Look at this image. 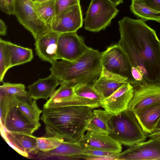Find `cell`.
I'll return each mask as SVG.
<instances>
[{"label":"cell","mask_w":160,"mask_h":160,"mask_svg":"<svg viewBox=\"0 0 160 160\" xmlns=\"http://www.w3.org/2000/svg\"><path fill=\"white\" fill-rule=\"evenodd\" d=\"M117 44L127 56L137 82L160 85V40L156 32L141 19L124 17L118 22Z\"/></svg>","instance_id":"cell-1"},{"label":"cell","mask_w":160,"mask_h":160,"mask_svg":"<svg viewBox=\"0 0 160 160\" xmlns=\"http://www.w3.org/2000/svg\"><path fill=\"white\" fill-rule=\"evenodd\" d=\"M92 108L83 106L43 108L41 119L45 125V137H56L77 142L84 135L93 116Z\"/></svg>","instance_id":"cell-2"},{"label":"cell","mask_w":160,"mask_h":160,"mask_svg":"<svg viewBox=\"0 0 160 160\" xmlns=\"http://www.w3.org/2000/svg\"><path fill=\"white\" fill-rule=\"evenodd\" d=\"M102 52L88 47L84 53L75 61L62 59L51 63V74L62 83L69 82L75 86L94 82L99 77L102 71Z\"/></svg>","instance_id":"cell-3"},{"label":"cell","mask_w":160,"mask_h":160,"mask_svg":"<svg viewBox=\"0 0 160 160\" xmlns=\"http://www.w3.org/2000/svg\"><path fill=\"white\" fill-rule=\"evenodd\" d=\"M109 135L125 146L131 147L145 141L149 134L145 132L133 113L128 108L110 114L108 122Z\"/></svg>","instance_id":"cell-4"},{"label":"cell","mask_w":160,"mask_h":160,"mask_svg":"<svg viewBox=\"0 0 160 160\" xmlns=\"http://www.w3.org/2000/svg\"><path fill=\"white\" fill-rule=\"evenodd\" d=\"M119 10L108 0H92L84 19L85 29L93 32L104 30Z\"/></svg>","instance_id":"cell-5"},{"label":"cell","mask_w":160,"mask_h":160,"mask_svg":"<svg viewBox=\"0 0 160 160\" xmlns=\"http://www.w3.org/2000/svg\"><path fill=\"white\" fill-rule=\"evenodd\" d=\"M102 67L113 74L126 78L131 84L137 82L132 73V67L125 53L117 44L108 48L102 52Z\"/></svg>","instance_id":"cell-6"},{"label":"cell","mask_w":160,"mask_h":160,"mask_svg":"<svg viewBox=\"0 0 160 160\" xmlns=\"http://www.w3.org/2000/svg\"><path fill=\"white\" fill-rule=\"evenodd\" d=\"M14 15L31 33L35 40L51 30L39 18L32 0H15Z\"/></svg>","instance_id":"cell-7"},{"label":"cell","mask_w":160,"mask_h":160,"mask_svg":"<svg viewBox=\"0 0 160 160\" xmlns=\"http://www.w3.org/2000/svg\"><path fill=\"white\" fill-rule=\"evenodd\" d=\"M88 48L82 37L77 32L60 33L57 43L58 59L74 61L79 58Z\"/></svg>","instance_id":"cell-8"},{"label":"cell","mask_w":160,"mask_h":160,"mask_svg":"<svg viewBox=\"0 0 160 160\" xmlns=\"http://www.w3.org/2000/svg\"><path fill=\"white\" fill-rule=\"evenodd\" d=\"M82 24L79 2L66 8L56 15L52 23L51 29L59 33L77 32Z\"/></svg>","instance_id":"cell-9"},{"label":"cell","mask_w":160,"mask_h":160,"mask_svg":"<svg viewBox=\"0 0 160 160\" xmlns=\"http://www.w3.org/2000/svg\"><path fill=\"white\" fill-rule=\"evenodd\" d=\"M132 85L133 96L128 108L132 112L160 102V85L139 82Z\"/></svg>","instance_id":"cell-10"},{"label":"cell","mask_w":160,"mask_h":160,"mask_svg":"<svg viewBox=\"0 0 160 160\" xmlns=\"http://www.w3.org/2000/svg\"><path fill=\"white\" fill-rule=\"evenodd\" d=\"M117 160H160V142L153 138L130 147L115 157Z\"/></svg>","instance_id":"cell-11"},{"label":"cell","mask_w":160,"mask_h":160,"mask_svg":"<svg viewBox=\"0 0 160 160\" xmlns=\"http://www.w3.org/2000/svg\"><path fill=\"white\" fill-rule=\"evenodd\" d=\"M17 106L9 112L1 128L3 127L5 130L11 132L32 135L41 127L40 123L28 118L18 109Z\"/></svg>","instance_id":"cell-12"},{"label":"cell","mask_w":160,"mask_h":160,"mask_svg":"<svg viewBox=\"0 0 160 160\" xmlns=\"http://www.w3.org/2000/svg\"><path fill=\"white\" fill-rule=\"evenodd\" d=\"M133 96V88L127 82L101 102V107L110 114L120 113L128 108Z\"/></svg>","instance_id":"cell-13"},{"label":"cell","mask_w":160,"mask_h":160,"mask_svg":"<svg viewBox=\"0 0 160 160\" xmlns=\"http://www.w3.org/2000/svg\"><path fill=\"white\" fill-rule=\"evenodd\" d=\"M1 134L7 142L24 157L27 158L29 154H37L39 152L37 144V137L31 134L11 132L4 129Z\"/></svg>","instance_id":"cell-14"},{"label":"cell","mask_w":160,"mask_h":160,"mask_svg":"<svg viewBox=\"0 0 160 160\" xmlns=\"http://www.w3.org/2000/svg\"><path fill=\"white\" fill-rule=\"evenodd\" d=\"M78 142L83 148L103 150L119 153L122 144L109 135H100L87 131Z\"/></svg>","instance_id":"cell-15"},{"label":"cell","mask_w":160,"mask_h":160,"mask_svg":"<svg viewBox=\"0 0 160 160\" xmlns=\"http://www.w3.org/2000/svg\"><path fill=\"white\" fill-rule=\"evenodd\" d=\"M60 34L51 30L35 40L36 54L42 60L51 63L57 61V43Z\"/></svg>","instance_id":"cell-16"},{"label":"cell","mask_w":160,"mask_h":160,"mask_svg":"<svg viewBox=\"0 0 160 160\" xmlns=\"http://www.w3.org/2000/svg\"><path fill=\"white\" fill-rule=\"evenodd\" d=\"M127 82L126 78L112 73L102 67L100 76L93 82L92 86L103 99L109 96Z\"/></svg>","instance_id":"cell-17"},{"label":"cell","mask_w":160,"mask_h":160,"mask_svg":"<svg viewBox=\"0 0 160 160\" xmlns=\"http://www.w3.org/2000/svg\"><path fill=\"white\" fill-rule=\"evenodd\" d=\"M61 83L58 79L51 74L48 77L40 78L29 85L28 87V92L30 97L33 100H48L52 95L57 86Z\"/></svg>","instance_id":"cell-18"},{"label":"cell","mask_w":160,"mask_h":160,"mask_svg":"<svg viewBox=\"0 0 160 160\" xmlns=\"http://www.w3.org/2000/svg\"><path fill=\"white\" fill-rule=\"evenodd\" d=\"M83 150V148L78 142L63 141L53 150L45 152L39 151L37 154L38 157L41 159L55 157L60 159L78 160L75 157L82 154Z\"/></svg>","instance_id":"cell-19"},{"label":"cell","mask_w":160,"mask_h":160,"mask_svg":"<svg viewBox=\"0 0 160 160\" xmlns=\"http://www.w3.org/2000/svg\"><path fill=\"white\" fill-rule=\"evenodd\" d=\"M132 112L143 131L151 134L153 132L155 124L160 117V102Z\"/></svg>","instance_id":"cell-20"},{"label":"cell","mask_w":160,"mask_h":160,"mask_svg":"<svg viewBox=\"0 0 160 160\" xmlns=\"http://www.w3.org/2000/svg\"><path fill=\"white\" fill-rule=\"evenodd\" d=\"M58 89L55 90L52 96L43 105V108L72 106L76 95L75 86L72 84L63 82Z\"/></svg>","instance_id":"cell-21"},{"label":"cell","mask_w":160,"mask_h":160,"mask_svg":"<svg viewBox=\"0 0 160 160\" xmlns=\"http://www.w3.org/2000/svg\"><path fill=\"white\" fill-rule=\"evenodd\" d=\"M10 68L30 62L33 58L32 49L4 40Z\"/></svg>","instance_id":"cell-22"},{"label":"cell","mask_w":160,"mask_h":160,"mask_svg":"<svg viewBox=\"0 0 160 160\" xmlns=\"http://www.w3.org/2000/svg\"><path fill=\"white\" fill-rule=\"evenodd\" d=\"M92 112L93 116L88 124L86 130L96 134L108 135V122L110 114L100 109L93 110Z\"/></svg>","instance_id":"cell-23"},{"label":"cell","mask_w":160,"mask_h":160,"mask_svg":"<svg viewBox=\"0 0 160 160\" xmlns=\"http://www.w3.org/2000/svg\"><path fill=\"white\" fill-rule=\"evenodd\" d=\"M33 5L39 19L51 29L52 23L56 16L55 0L42 2H34Z\"/></svg>","instance_id":"cell-24"},{"label":"cell","mask_w":160,"mask_h":160,"mask_svg":"<svg viewBox=\"0 0 160 160\" xmlns=\"http://www.w3.org/2000/svg\"><path fill=\"white\" fill-rule=\"evenodd\" d=\"M17 107L24 115L32 121L39 122L40 114L42 110L38 108L36 100H33L29 95L24 97L18 98Z\"/></svg>","instance_id":"cell-25"},{"label":"cell","mask_w":160,"mask_h":160,"mask_svg":"<svg viewBox=\"0 0 160 160\" xmlns=\"http://www.w3.org/2000/svg\"><path fill=\"white\" fill-rule=\"evenodd\" d=\"M132 12L137 17L146 22L154 21L160 23V12L154 10L136 0H132Z\"/></svg>","instance_id":"cell-26"},{"label":"cell","mask_w":160,"mask_h":160,"mask_svg":"<svg viewBox=\"0 0 160 160\" xmlns=\"http://www.w3.org/2000/svg\"><path fill=\"white\" fill-rule=\"evenodd\" d=\"M0 93V121L2 125L9 112L17 105L18 99L16 96L7 94L1 90Z\"/></svg>","instance_id":"cell-27"},{"label":"cell","mask_w":160,"mask_h":160,"mask_svg":"<svg viewBox=\"0 0 160 160\" xmlns=\"http://www.w3.org/2000/svg\"><path fill=\"white\" fill-rule=\"evenodd\" d=\"M75 94L91 100L101 102L103 99L93 88L92 85L88 83L79 84L74 88Z\"/></svg>","instance_id":"cell-28"},{"label":"cell","mask_w":160,"mask_h":160,"mask_svg":"<svg viewBox=\"0 0 160 160\" xmlns=\"http://www.w3.org/2000/svg\"><path fill=\"white\" fill-rule=\"evenodd\" d=\"M64 141L56 137H45L37 138V144L38 151L48 152L53 150Z\"/></svg>","instance_id":"cell-29"},{"label":"cell","mask_w":160,"mask_h":160,"mask_svg":"<svg viewBox=\"0 0 160 160\" xmlns=\"http://www.w3.org/2000/svg\"><path fill=\"white\" fill-rule=\"evenodd\" d=\"M0 90L18 98L26 97L29 95L28 92L25 90V86L22 83L3 82V85L0 86Z\"/></svg>","instance_id":"cell-30"},{"label":"cell","mask_w":160,"mask_h":160,"mask_svg":"<svg viewBox=\"0 0 160 160\" xmlns=\"http://www.w3.org/2000/svg\"><path fill=\"white\" fill-rule=\"evenodd\" d=\"M10 68L9 59L4 40L0 38V82H2L7 71Z\"/></svg>","instance_id":"cell-31"},{"label":"cell","mask_w":160,"mask_h":160,"mask_svg":"<svg viewBox=\"0 0 160 160\" xmlns=\"http://www.w3.org/2000/svg\"><path fill=\"white\" fill-rule=\"evenodd\" d=\"M79 2L80 0H55L56 15L66 8Z\"/></svg>","instance_id":"cell-32"},{"label":"cell","mask_w":160,"mask_h":160,"mask_svg":"<svg viewBox=\"0 0 160 160\" xmlns=\"http://www.w3.org/2000/svg\"><path fill=\"white\" fill-rule=\"evenodd\" d=\"M15 0H0L1 10L9 15H13Z\"/></svg>","instance_id":"cell-33"},{"label":"cell","mask_w":160,"mask_h":160,"mask_svg":"<svg viewBox=\"0 0 160 160\" xmlns=\"http://www.w3.org/2000/svg\"><path fill=\"white\" fill-rule=\"evenodd\" d=\"M154 10L160 12V0H136Z\"/></svg>","instance_id":"cell-34"},{"label":"cell","mask_w":160,"mask_h":160,"mask_svg":"<svg viewBox=\"0 0 160 160\" xmlns=\"http://www.w3.org/2000/svg\"><path fill=\"white\" fill-rule=\"evenodd\" d=\"M7 26L4 22L1 19L0 20V34L5 36L7 34Z\"/></svg>","instance_id":"cell-35"},{"label":"cell","mask_w":160,"mask_h":160,"mask_svg":"<svg viewBox=\"0 0 160 160\" xmlns=\"http://www.w3.org/2000/svg\"><path fill=\"white\" fill-rule=\"evenodd\" d=\"M148 137L155 139L160 142V130L154 132L152 134H149Z\"/></svg>","instance_id":"cell-36"},{"label":"cell","mask_w":160,"mask_h":160,"mask_svg":"<svg viewBox=\"0 0 160 160\" xmlns=\"http://www.w3.org/2000/svg\"><path fill=\"white\" fill-rule=\"evenodd\" d=\"M160 130V117L155 124L153 132Z\"/></svg>","instance_id":"cell-37"},{"label":"cell","mask_w":160,"mask_h":160,"mask_svg":"<svg viewBox=\"0 0 160 160\" xmlns=\"http://www.w3.org/2000/svg\"><path fill=\"white\" fill-rule=\"evenodd\" d=\"M116 7L120 3H122L123 0H108Z\"/></svg>","instance_id":"cell-38"},{"label":"cell","mask_w":160,"mask_h":160,"mask_svg":"<svg viewBox=\"0 0 160 160\" xmlns=\"http://www.w3.org/2000/svg\"><path fill=\"white\" fill-rule=\"evenodd\" d=\"M51 0H35L34 2H42L48 1Z\"/></svg>","instance_id":"cell-39"},{"label":"cell","mask_w":160,"mask_h":160,"mask_svg":"<svg viewBox=\"0 0 160 160\" xmlns=\"http://www.w3.org/2000/svg\"><path fill=\"white\" fill-rule=\"evenodd\" d=\"M33 2H34L35 0H32Z\"/></svg>","instance_id":"cell-40"}]
</instances>
